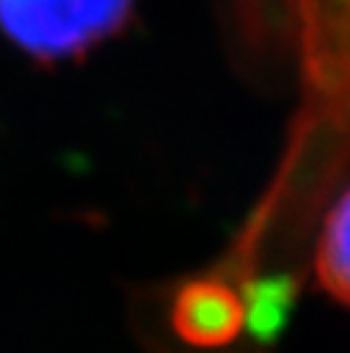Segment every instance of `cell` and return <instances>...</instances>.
I'll return each mask as SVG.
<instances>
[{
  "instance_id": "3",
  "label": "cell",
  "mask_w": 350,
  "mask_h": 353,
  "mask_svg": "<svg viewBox=\"0 0 350 353\" xmlns=\"http://www.w3.org/2000/svg\"><path fill=\"white\" fill-rule=\"evenodd\" d=\"M317 279L325 292L350 309V190L325 218L317 245Z\"/></svg>"
},
{
  "instance_id": "1",
  "label": "cell",
  "mask_w": 350,
  "mask_h": 353,
  "mask_svg": "<svg viewBox=\"0 0 350 353\" xmlns=\"http://www.w3.org/2000/svg\"><path fill=\"white\" fill-rule=\"evenodd\" d=\"M135 0H0V30L36 63L77 61L119 36Z\"/></svg>"
},
{
  "instance_id": "2",
  "label": "cell",
  "mask_w": 350,
  "mask_h": 353,
  "mask_svg": "<svg viewBox=\"0 0 350 353\" xmlns=\"http://www.w3.org/2000/svg\"><path fill=\"white\" fill-rule=\"evenodd\" d=\"M245 323V306L237 292L215 279L185 284L171 306L174 331L196 347L229 345Z\"/></svg>"
}]
</instances>
